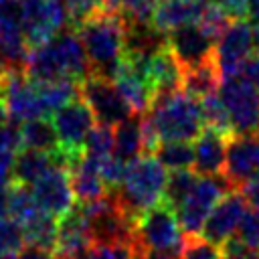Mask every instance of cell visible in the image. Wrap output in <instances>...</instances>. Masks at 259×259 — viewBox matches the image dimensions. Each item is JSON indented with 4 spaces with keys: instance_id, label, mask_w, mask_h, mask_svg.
I'll return each mask as SVG.
<instances>
[{
    "instance_id": "12",
    "label": "cell",
    "mask_w": 259,
    "mask_h": 259,
    "mask_svg": "<svg viewBox=\"0 0 259 259\" xmlns=\"http://www.w3.org/2000/svg\"><path fill=\"white\" fill-rule=\"evenodd\" d=\"M253 55V22L247 18L233 20L227 30L217 38L214 61L223 77L235 75L241 71L245 59Z\"/></svg>"
},
{
    "instance_id": "23",
    "label": "cell",
    "mask_w": 259,
    "mask_h": 259,
    "mask_svg": "<svg viewBox=\"0 0 259 259\" xmlns=\"http://www.w3.org/2000/svg\"><path fill=\"white\" fill-rule=\"evenodd\" d=\"M221 81H223V75L214 57L194 67L182 69V91H186L194 99H202L210 93H217L221 87Z\"/></svg>"
},
{
    "instance_id": "48",
    "label": "cell",
    "mask_w": 259,
    "mask_h": 259,
    "mask_svg": "<svg viewBox=\"0 0 259 259\" xmlns=\"http://www.w3.org/2000/svg\"><path fill=\"white\" fill-rule=\"evenodd\" d=\"M0 259H20L18 253H0Z\"/></svg>"
},
{
    "instance_id": "28",
    "label": "cell",
    "mask_w": 259,
    "mask_h": 259,
    "mask_svg": "<svg viewBox=\"0 0 259 259\" xmlns=\"http://www.w3.org/2000/svg\"><path fill=\"white\" fill-rule=\"evenodd\" d=\"M200 111H202V119H204V127H210V130H217L221 132L223 136H227L229 140L235 136V130H233V123H231V117H229V111L219 95L217 93H210L206 97L200 99Z\"/></svg>"
},
{
    "instance_id": "30",
    "label": "cell",
    "mask_w": 259,
    "mask_h": 259,
    "mask_svg": "<svg viewBox=\"0 0 259 259\" xmlns=\"http://www.w3.org/2000/svg\"><path fill=\"white\" fill-rule=\"evenodd\" d=\"M198 176L200 174L196 170H190V168L170 170V174L166 178V188H164V202L178 208L188 198V194L192 192Z\"/></svg>"
},
{
    "instance_id": "8",
    "label": "cell",
    "mask_w": 259,
    "mask_h": 259,
    "mask_svg": "<svg viewBox=\"0 0 259 259\" xmlns=\"http://www.w3.org/2000/svg\"><path fill=\"white\" fill-rule=\"evenodd\" d=\"M219 95L229 111L235 134H257L259 89L243 73H235L223 77Z\"/></svg>"
},
{
    "instance_id": "38",
    "label": "cell",
    "mask_w": 259,
    "mask_h": 259,
    "mask_svg": "<svg viewBox=\"0 0 259 259\" xmlns=\"http://www.w3.org/2000/svg\"><path fill=\"white\" fill-rule=\"evenodd\" d=\"M235 235L239 239H243L245 243L259 247V210L247 208L243 219H241V223H239V227H237Z\"/></svg>"
},
{
    "instance_id": "35",
    "label": "cell",
    "mask_w": 259,
    "mask_h": 259,
    "mask_svg": "<svg viewBox=\"0 0 259 259\" xmlns=\"http://www.w3.org/2000/svg\"><path fill=\"white\" fill-rule=\"evenodd\" d=\"M67 14H69V24L77 26L85 18L105 10L109 6V0H63Z\"/></svg>"
},
{
    "instance_id": "19",
    "label": "cell",
    "mask_w": 259,
    "mask_h": 259,
    "mask_svg": "<svg viewBox=\"0 0 259 259\" xmlns=\"http://www.w3.org/2000/svg\"><path fill=\"white\" fill-rule=\"evenodd\" d=\"M146 73L154 87V95L182 89V65L176 61L168 45L146 57Z\"/></svg>"
},
{
    "instance_id": "7",
    "label": "cell",
    "mask_w": 259,
    "mask_h": 259,
    "mask_svg": "<svg viewBox=\"0 0 259 259\" xmlns=\"http://www.w3.org/2000/svg\"><path fill=\"white\" fill-rule=\"evenodd\" d=\"M51 119L55 123L61 152H63V156L67 160V168H69L83 154L85 140H87V136H89V132L97 119H95L89 103L81 95L71 99L69 103L61 105L51 115Z\"/></svg>"
},
{
    "instance_id": "3",
    "label": "cell",
    "mask_w": 259,
    "mask_h": 259,
    "mask_svg": "<svg viewBox=\"0 0 259 259\" xmlns=\"http://www.w3.org/2000/svg\"><path fill=\"white\" fill-rule=\"evenodd\" d=\"M166 178V168L158 162V158L154 154H142L127 164L123 182L109 192L136 225L148 208L164 200Z\"/></svg>"
},
{
    "instance_id": "41",
    "label": "cell",
    "mask_w": 259,
    "mask_h": 259,
    "mask_svg": "<svg viewBox=\"0 0 259 259\" xmlns=\"http://www.w3.org/2000/svg\"><path fill=\"white\" fill-rule=\"evenodd\" d=\"M239 190H241V194L245 196L247 204H249L251 208L259 210V174L253 176L251 180H247L245 184H241Z\"/></svg>"
},
{
    "instance_id": "47",
    "label": "cell",
    "mask_w": 259,
    "mask_h": 259,
    "mask_svg": "<svg viewBox=\"0 0 259 259\" xmlns=\"http://www.w3.org/2000/svg\"><path fill=\"white\" fill-rule=\"evenodd\" d=\"M8 121H10V113H8V109H6L4 99H0V130H2Z\"/></svg>"
},
{
    "instance_id": "15",
    "label": "cell",
    "mask_w": 259,
    "mask_h": 259,
    "mask_svg": "<svg viewBox=\"0 0 259 259\" xmlns=\"http://www.w3.org/2000/svg\"><path fill=\"white\" fill-rule=\"evenodd\" d=\"M249 208L245 196L241 194L239 188L229 190L208 212L204 225H202V237L214 245H223L227 239H231L237 233V227Z\"/></svg>"
},
{
    "instance_id": "13",
    "label": "cell",
    "mask_w": 259,
    "mask_h": 259,
    "mask_svg": "<svg viewBox=\"0 0 259 259\" xmlns=\"http://www.w3.org/2000/svg\"><path fill=\"white\" fill-rule=\"evenodd\" d=\"M166 45L176 57V61L182 65V69H186L212 59L217 40L198 22H188L168 30Z\"/></svg>"
},
{
    "instance_id": "14",
    "label": "cell",
    "mask_w": 259,
    "mask_h": 259,
    "mask_svg": "<svg viewBox=\"0 0 259 259\" xmlns=\"http://www.w3.org/2000/svg\"><path fill=\"white\" fill-rule=\"evenodd\" d=\"M2 99L6 103V109H8L10 117L18 123H22L26 119H32V117L47 115L45 107H42V101H40L36 81H32L26 75V71L6 73Z\"/></svg>"
},
{
    "instance_id": "16",
    "label": "cell",
    "mask_w": 259,
    "mask_h": 259,
    "mask_svg": "<svg viewBox=\"0 0 259 259\" xmlns=\"http://www.w3.org/2000/svg\"><path fill=\"white\" fill-rule=\"evenodd\" d=\"M223 174L235 188L259 174V134H235L229 140Z\"/></svg>"
},
{
    "instance_id": "31",
    "label": "cell",
    "mask_w": 259,
    "mask_h": 259,
    "mask_svg": "<svg viewBox=\"0 0 259 259\" xmlns=\"http://www.w3.org/2000/svg\"><path fill=\"white\" fill-rule=\"evenodd\" d=\"M113 125L107 123H95L85 140V148L83 154L91 160H97L101 164L103 158H107L109 154H113Z\"/></svg>"
},
{
    "instance_id": "18",
    "label": "cell",
    "mask_w": 259,
    "mask_h": 259,
    "mask_svg": "<svg viewBox=\"0 0 259 259\" xmlns=\"http://www.w3.org/2000/svg\"><path fill=\"white\" fill-rule=\"evenodd\" d=\"M229 138L217 130L204 127L194 140V164L192 168L200 176H214L225 172Z\"/></svg>"
},
{
    "instance_id": "44",
    "label": "cell",
    "mask_w": 259,
    "mask_h": 259,
    "mask_svg": "<svg viewBox=\"0 0 259 259\" xmlns=\"http://www.w3.org/2000/svg\"><path fill=\"white\" fill-rule=\"evenodd\" d=\"M20 259H59V257L53 251H47V249H40L34 245H26L20 251Z\"/></svg>"
},
{
    "instance_id": "1",
    "label": "cell",
    "mask_w": 259,
    "mask_h": 259,
    "mask_svg": "<svg viewBox=\"0 0 259 259\" xmlns=\"http://www.w3.org/2000/svg\"><path fill=\"white\" fill-rule=\"evenodd\" d=\"M26 75L32 81L73 79L81 83L91 75V65L77 28L65 26L47 42L30 49L26 59Z\"/></svg>"
},
{
    "instance_id": "50",
    "label": "cell",
    "mask_w": 259,
    "mask_h": 259,
    "mask_svg": "<svg viewBox=\"0 0 259 259\" xmlns=\"http://www.w3.org/2000/svg\"><path fill=\"white\" fill-rule=\"evenodd\" d=\"M59 259H75V257H59Z\"/></svg>"
},
{
    "instance_id": "27",
    "label": "cell",
    "mask_w": 259,
    "mask_h": 259,
    "mask_svg": "<svg viewBox=\"0 0 259 259\" xmlns=\"http://www.w3.org/2000/svg\"><path fill=\"white\" fill-rule=\"evenodd\" d=\"M154 156L166 170L192 168L194 146H190L188 140H162L154 150Z\"/></svg>"
},
{
    "instance_id": "21",
    "label": "cell",
    "mask_w": 259,
    "mask_h": 259,
    "mask_svg": "<svg viewBox=\"0 0 259 259\" xmlns=\"http://www.w3.org/2000/svg\"><path fill=\"white\" fill-rule=\"evenodd\" d=\"M69 174H71L73 192L79 202H91L109 192V188L105 186V182L99 174V162L87 158L85 154H81L69 166Z\"/></svg>"
},
{
    "instance_id": "42",
    "label": "cell",
    "mask_w": 259,
    "mask_h": 259,
    "mask_svg": "<svg viewBox=\"0 0 259 259\" xmlns=\"http://www.w3.org/2000/svg\"><path fill=\"white\" fill-rule=\"evenodd\" d=\"M239 73H243V75L259 89V55L253 53L249 59H245V63L241 65V71H239Z\"/></svg>"
},
{
    "instance_id": "32",
    "label": "cell",
    "mask_w": 259,
    "mask_h": 259,
    "mask_svg": "<svg viewBox=\"0 0 259 259\" xmlns=\"http://www.w3.org/2000/svg\"><path fill=\"white\" fill-rule=\"evenodd\" d=\"M26 247L22 223L12 217L0 219V253H20Z\"/></svg>"
},
{
    "instance_id": "43",
    "label": "cell",
    "mask_w": 259,
    "mask_h": 259,
    "mask_svg": "<svg viewBox=\"0 0 259 259\" xmlns=\"http://www.w3.org/2000/svg\"><path fill=\"white\" fill-rule=\"evenodd\" d=\"M136 255L134 259H180V253L174 251H156V249H142V247H134Z\"/></svg>"
},
{
    "instance_id": "9",
    "label": "cell",
    "mask_w": 259,
    "mask_h": 259,
    "mask_svg": "<svg viewBox=\"0 0 259 259\" xmlns=\"http://www.w3.org/2000/svg\"><path fill=\"white\" fill-rule=\"evenodd\" d=\"M233 188L235 186L225 178V174L198 176L188 198L176 208L184 235H198L212 206Z\"/></svg>"
},
{
    "instance_id": "25",
    "label": "cell",
    "mask_w": 259,
    "mask_h": 259,
    "mask_svg": "<svg viewBox=\"0 0 259 259\" xmlns=\"http://www.w3.org/2000/svg\"><path fill=\"white\" fill-rule=\"evenodd\" d=\"M20 132H22V148H34V150H45V152L61 150L55 123L49 115H40V117L22 121Z\"/></svg>"
},
{
    "instance_id": "11",
    "label": "cell",
    "mask_w": 259,
    "mask_h": 259,
    "mask_svg": "<svg viewBox=\"0 0 259 259\" xmlns=\"http://www.w3.org/2000/svg\"><path fill=\"white\" fill-rule=\"evenodd\" d=\"M30 190H32V196L38 208L55 219L65 217L75 206V200H77L73 192L69 168L63 164L53 166L45 176H40L30 186Z\"/></svg>"
},
{
    "instance_id": "40",
    "label": "cell",
    "mask_w": 259,
    "mask_h": 259,
    "mask_svg": "<svg viewBox=\"0 0 259 259\" xmlns=\"http://www.w3.org/2000/svg\"><path fill=\"white\" fill-rule=\"evenodd\" d=\"M14 152H0V186H8L14 178Z\"/></svg>"
},
{
    "instance_id": "33",
    "label": "cell",
    "mask_w": 259,
    "mask_h": 259,
    "mask_svg": "<svg viewBox=\"0 0 259 259\" xmlns=\"http://www.w3.org/2000/svg\"><path fill=\"white\" fill-rule=\"evenodd\" d=\"M180 259H223L219 245L206 241L202 235H184Z\"/></svg>"
},
{
    "instance_id": "46",
    "label": "cell",
    "mask_w": 259,
    "mask_h": 259,
    "mask_svg": "<svg viewBox=\"0 0 259 259\" xmlns=\"http://www.w3.org/2000/svg\"><path fill=\"white\" fill-rule=\"evenodd\" d=\"M249 18L251 22H259V0H249Z\"/></svg>"
},
{
    "instance_id": "51",
    "label": "cell",
    "mask_w": 259,
    "mask_h": 259,
    "mask_svg": "<svg viewBox=\"0 0 259 259\" xmlns=\"http://www.w3.org/2000/svg\"><path fill=\"white\" fill-rule=\"evenodd\" d=\"M257 134H259V123H257Z\"/></svg>"
},
{
    "instance_id": "6",
    "label": "cell",
    "mask_w": 259,
    "mask_h": 259,
    "mask_svg": "<svg viewBox=\"0 0 259 259\" xmlns=\"http://www.w3.org/2000/svg\"><path fill=\"white\" fill-rule=\"evenodd\" d=\"M79 208L87 221L93 243L134 241V221L121 210L111 192L91 202H79Z\"/></svg>"
},
{
    "instance_id": "37",
    "label": "cell",
    "mask_w": 259,
    "mask_h": 259,
    "mask_svg": "<svg viewBox=\"0 0 259 259\" xmlns=\"http://www.w3.org/2000/svg\"><path fill=\"white\" fill-rule=\"evenodd\" d=\"M221 253L223 259H259V247L245 243L237 235H233L221 245Z\"/></svg>"
},
{
    "instance_id": "45",
    "label": "cell",
    "mask_w": 259,
    "mask_h": 259,
    "mask_svg": "<svg viewBox=\"0 0 259 259\" xmlns=\"http://www.w3.org/2000/svg\"><path fill=\"white\" fill-rule=\"evenodd\" d=\"M8 217V186H0V219Z\"/></svg>"
},
{
    "instance_id": "10",
    "label": "cell",
    "mask_w": 259,
    "mask_h": 259,
    "mask_svg": "<svg viewBox=\"0 0 259 259\" xmlns=\"http://www.w3.org/2000/svg\"><path fill=\"white\" fill-rule=\"evenodd\" d=\"M81 97L89 103L95 119L99 123L117 125L123 119H127L132 113V105L123 97V93L117 89V85L101 75H89L81 81Z\"/></svg>"
},
{
    "instance_id": "5",
    "label": "cell",
    "mask_w": 259,
    "mask_h": 259,
    "mask_svg": "<svg viewBox=\"0 0 259 259\" xmlns=\"http://www.w3.org/2000/svg\"><path fill=\"white\" fill-rule=\"evenodd\" d=\"M182 243L184 231L176 208L164 200L148 208L134 225V247L180 253Z\"/></svg>"
},
{
    "instance_id": "36",
    "label": "cell",
    "mask_w": 259,
    "mask_h": 259,
    "mask_svg": "<svg viewBox=\"0 0 259 259\" xmlns=\"http://www.w3.org/2000/svg\"><path fill=\"white\" fill-rule=\"evenodd\" d=\"M127 164H130V162L117 158L115 154H109L107 158L101 160V164H99V174H101V178H103V182H105V186H107L109 190L117 188V186L123 182V176H125V172H127Z\"/></svg>"
},
{
    "instance_id": "4",
    "label": "cell",
    "mask_w": 259,
    "mask_h": 259,
    "mask_svg": "<svg viewBox=\"0 0 259 259\" xmlns=\"http://www.w3.org/2000/svg\"><path fill=\"white\" fill-rule=\"evenodd\" d=\"M160 140H196L204 130V119L198 99L186 91L158 93L148 109Z\"/></svg>"
},
{
    "instance_id": "39",
    "label": "cell",
    "mask_w": 259,
    "mask_h": 259,
    "mask_svg": "<svg viewBox=\"0 0 259 259\" xmlns=\"http://www.w3.org/2000/svg\"><path fill=\"white\" fill-rule=\"evenodd\" d=\"M210 2L214 6H219L231 20L249 16V0H210Z\"/></svg>"
},
{
    "instance_id": "26",
    "label": "cell",
    "mask_w": 259,
    "mask_h": 259,
    "mask_svg": "<svg viewBox=\"0 0 259 259\" xmlns=\"http://www.w3.org/2000/svg\"><path fill=\"white\" fill-rule=\"evenodd\" d=\"M22 227H24V235H26V245H34V247L55 253L57 235H59V219L47 214L45 210H38Z\"/></svg>"
},
{
    "instance_id": "29",
    "label": "cell",
    "mask_w": 259,
    "mask_h": 259,
    "mask_svg": "<svg viewBox=\"0 0 259 259\" xmlns=\"http://www.w3.org/2000/svg\"><path fill=\"white\" fill-rule=\"evenodd\" d=\"M38 204L32 196V190L28 184H20V182H10L8 184V217L16 219L18 223H26L28 219H32L38 212Z\"/></svg>"
},
{
    "instance_id": "24",
    "label": "cell",
    "mask_w": 259,
    "mask_h": 259,
    "mask_svg": "<svg viewBox=\"0 0 259 259\" xmlns=\"http://www.w3.org/2000/svg\"><path fill=\"white\" fill-rule=\"evenodd\" d=\"M113 154L125 162H132L144 154L142 138V113H132L127 119L115 125L113 132Z\"/></svg>"
},
{
    "instance_id": "20",
    "label": "cell",
    "mask_w": 259,
    "mask_h": 259,
    "mask_svg": "<svg viewBox=\"0 0 259 259\" xmlns=\"http://www.w3.org/2000/svg\"><path fill=\"white\" fill-rule=\"evenodd\" d=\"M63 164L67 166V160L63 152H45L34 148H22L16 152L14 158V182L32 186L40 176H45L53 166Z\"/></svg>"
},
{
    "instance_id": "17",
    "label": "cell",
    "mask_w": 259,
    "mask_h": 259,
    "mask_svg": "<svg viewBox=\"0 0 259 259\" xmlns=\"http://www.w3.org/2000/svg\"><path fill=\"white\" fill-rule=\"evenodd\" d=\"M91 235L87 221L75 204L65 217L59 219V235H57V247L55 255L57 257H75V259H85L89 247H91Z\"/></svg>"
},
{
    "instance_id": "2",
    "label": "cell",
    "mask_w": 259,
    "mask_h": 259,
    "mask_svg": "<svg viewBox=\"0 0 259 259\" xmlns=\"http://www.w3.org/2000/svg\"><path fill=\"white\" fill-rule=\"evenodd\" d=\"M75 28L85 47V53L91 65V75L113 79L125 53L123 16L117 10L107 6L105 10L79 22Z\"/></svg>"
},
{
    "instance_id": "22",
    "label": "cell",
    "mask_w": 259,
    "mask_h": 259,
    "mask_svg": "<svg viewBox=\"0 0 259 259\" xmlns=\"http://www.w3.org/2000/svg\"><path fill=\"white\" fill-rule=\"evenodd\" d=\"M204 6H206V0H160L154 10L152 24L158 30L168 32L176 26L198 22Z\"/></svg>"
},
{
    "instance_id": "34",
    "label": "cell",
    "mask_w": 259,
    "mask_h": 259,
    "mask_svg": "<svg viewBox=\"0 0 259 259\" xmlns=\"http://www.w3.org/2000/svg\"><path fill=\"white\" fill-rule=\"evenodd\" d=\"M134 241L117 243H91L85 259H134Z\"/></svg>"
},
{
    "instance_id": "49",
    "label": "cell",
    "mask_w": 259,
    "mask_h": 259,
    "mask_svg": "<svg viewBox=\"0 0 259 259\" xmlns=\"http://www.w3.org/2000/svg\"><path fill=\"white\" fill-rule=\"evenodd\" d=\"M4 79H6V73L0 71V99H2V93H4Z\"/></svg>"
}]
</instances>
